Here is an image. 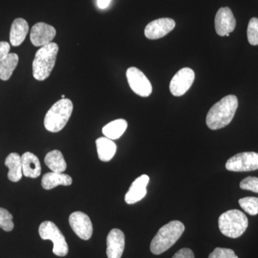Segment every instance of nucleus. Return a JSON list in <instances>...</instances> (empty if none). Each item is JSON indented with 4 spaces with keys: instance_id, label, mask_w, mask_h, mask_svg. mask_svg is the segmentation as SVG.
<instances>
[{
    "instance_id": "obj_1",
    "label": "nucleus",
    "mask_w": 258,
    "mask_h": 258,
    "mask_svg": "<svg viewBox=\"0 0 258 258\" xmlns=\"http://www.w3.org/2000/svg\"><path fill=\"white\" fill-rule=\"evenodd\" d=\"M238 107V100L234 95L222 98L210 108L207 115V125L212 130L225 128L230 124Z\"/></svg>"
},
{
    "instance_id": "obj_2",
    "label": "nucleus",
    "mask_w": 258,
    "mask_h": 258,
    "mask_svg": "<svg viewBox=\"0 0 258 258\" xmlns=\"http://www.w3.org/2000/svg\"><path fill=\"white\" fill-rule=\"evenodd\" d=\"M185 227L182 222L174 220L159 229L151 242V252L161 254L172 247L184 233Z\"/></svg>"
},
{
    "instance_id": "obj_3",
    "label": "nucleus",
    "mask_w": 258,
    "mask_h": 258,
    "mask_svg": "<svg viewBox=\"0 0 258 258\" xmlns=\"http://www.w3.org/2000/svg\"><path fill=\"white\" fill-rule=\"evenodd\" d=\"M58 50V45L52 42L37 51L32 62V75L35 80L45 81L50 76L55 67Z\"/></svg>"
},
{
    "instance_id": "obj_4",
    "label": "nucleus",
    "mask_w": 258,
    "mask_h": 258,
    "mask_svg": "<svg viewBox=\"0 0 258 258\" xmlns=\"http://www.w3.org/2000/svg\"><path fill=\"white\" fill-rule=\"evenodd\" d=\"M74 105L69 98H62L54 103L45 115L44 125L48 132L57 133L67 124L72 115Z\"/></svg>"
},
{
    "instance_id": "obj_5",
    "label": "nucleus",
    "mask_w": 258,
    "mask_h": 258,
    "mask_svg": "<svg viewBox=\"0 0 258 258\" xmlns=\"http://www.w3.org/2000/svg\"><path fill=\"white\" fill-rule=\"evenodd\" d=\"M218 224L220 232L224 235L230 238H237L247 230L248 220L243 212L232 210L220 215Z\"/></svg>"
},
{
    "instance_id": "obj_6",
    "label": "nucleus",
    "mask_w": 258,
    "mask_h": 258,
    "mask_svg": "<svg viewBox=\"0 0 258 258\" xmlns=\"http://www.w3.org/2000/svg\"><path fill=\"white\" fill-rule=\"evenodd\" d=\"M39 234L44 240H50L53 242L52 252L59 257H64L69 253V245L58 227L50 221L42 222L39 227Z\"/></svg>"
},
{
    "instance_id": "obj_7",
    "label": "nucleus",
    "mask_w": 258,
    "mask_h": 258,
    "mask_svg": "<svg viewBox=\"0 0 258 258\" xmlns=\"http://www.w3.org/2000/svg\"><path fill=\"white\" fill-rule=\"evenodd\" d=\"M226 169L235 172L255 171L258 169V154L242 152L235 154L226 163Z\"/></svg>"
},
{
    "instance_id": "obj_8",
    "label": "nucleus",
    "mask_w": 258,
    "mask_h": 258,
    "mask_svg": "<svg viewBox=\"0 0 258 258\" xmlns=\"http://www.w3.org/2000/svg\"><path fill=\"white\" fill-rule=\"evenodd\" d=\"M126 78L131 89L136 94L142 97H148L152 94V84L140 70L135 67L129 68L126 71Z\"/></svg>"
},
{
    "instance_id": "obj_9",
    "label": "nucleus",
    "mask_w": 258,
    "mask_h": 258,
    "mask_svg": "<svg viewBox=\"0 0 258 258\" xmlns=\"http://www.w3.org/2000/svg\"><path fill=\"white\" fill-rule=\"evenodd\" d=\"M195 79L193 70L189 68H184L178 71L172 78L169 86V89L173 96H183L192 86Z\"/></svg>"
},
{
    "instance_id": "obj_10",
    "label": "nucleus",
    "mask_w": 258,
    "mask_h": 258,
    "mask_svg": "<svg viewBox=\"0 0 258 258\" xmlns=\"http://www.w3.org/2000/svg\"><path fill=\"white\" fill-rule=\"evenodd\" d=\"M69 223L76 235L83 240H88L93 235V225L89 217L82 212H73Z\"/></svg>"
},
{
    "instance_id": "obj_11",
    "label": "nucleus",
    "mask_w": 258,
    "mask_h": 258,
    "mask_svg": "<svg viewBox=\"0 0 258 258\" xmlns=\"http://www.w3.org/2000/svg\"><path fill=\"white\" fill-rule=\"evenodd\" d=\"M175 25V21L172 19H158L148 24L144 30V34L149 40H157L172 31Z\"/></svg>"
},
{
    "instance_id": "obj_12",
    "label": "nucleus",
    "mask_w": 258,
    "mask_h": 258,
    "mask_svg": "<svg viewBox=\"0 0 258 258\" xmlns=\"http://www.w3.org/2000/svg\"><path fill=\"white\" fill-rule=\"evenodd\" d=\"M55 35L54 27L45 23H38L32 28L30 40L35 47H43L51 43Z\"/></svg>"
},
{
    "instance_id": "obj_13",
    "label": "nucleus",
    "mask_w": 258,
    "mask_h": 258,
    "mask_svg": "<svg viewBox=\"0 0 258 258\" xmlns=\"http://www.w3.org/2000/svg\"><path fill=\"white\" fill-rule=\"evenodd\" d=\"M215 30L217 35L225 36L233 32L236 27V20L232 10L229 8H221L215 16Z\"/></svg>"
},
{
    "instance_id": "obj_14",
    "label": "nucleus",
    "mask_w": 258,
    "mask_h": 258,
    "mask_svg": "<svg viewBox=\"0 0 258 258\" xmlns=\"http://www.w3.org/2000/svg\"><path fill=\"white\" fill-rule=\"evenodd\" d=\"M125 248V235L121 230L113 229L107 236L106 254L108 258H120Z\"/></svg>"
},
{
    "instance_id": "obj_15",
    "label": "nucleus",
    "mask_w": 258,
    "mask_h": 258,
    "mask_svg": "<svg viewBox=\"0 0 258 258\" xmlns=\"http://www.w3.org/2000/svg\"><path fill=\"white\" fill-rule=\"evenodd\" d=\"M149 182V176L147 174L139 176L131 185L128 192L125 194V201L128 205L138 203L147 195V186Z\"/></svg>"
},
{
    "instance_id": "obj_16",
    "label": "nucleus",
    "mask_w": 258,
    "mask_h": 258,
    "mask_svg": "<svg viewBox=\"0 0 258 258\" xmlns=\"http://www.w3.org/2000/svg\"><path fill=\"white\" fill-rule=\"evenodd\" d=\"M23 174L26 177L36 179L41 174V164L38 157L31 152H25L21 157Z\"/></svg>"
},
{
    "instance_id": "obj_17",
    "label": "nucleus",
    "mask_w": 258,
    "mask_h": 258,
    "mask_svg": "<svg viewBox=\"0 0 258 258\" xmlns=\"http://www.w3.org/2000/svg\"><path fill=\"white\" fill-rule=\"evenodd\" d=\"M29 31L28 22L23 18H18L13 21L10 30V40L13 46L21 45L26 38Z\"/></svg>"
},
{
    "instance_id": "obj_18",
    "label": "nucleus",
    "mask_w": 258,
    "mask_h": 258,
    "mask_svg": "<svg viewBox=\"0 0 258 258\" xmlns=\"http://www.w3.org/2000/svg\"><path fill=\"white\" fill-rule=\"evenodd\" d=\"M71 176L63 173L48 172L42 178V186L43 189L50 190L57 186H70L72 184Z\"/></svg>"
},
{
    "instance_id": "obj_19",
    "label": "nucleus",
    "mask_w": 258,
    "mask_h": 258,
    "mask_svg": "<svg viewBox=\"0 0 258 258\" xmlns=\"http://www.w3.org/2000/svg\"><path fill=\"white\" fill-rule=\"evenodd\" d=\"M5 166L9 169L8 179L13 182H18L23 176V166H22L21 157L18 153H11L6 158Z\"/></svg>"
},
{
    "instance_id": "obj_20",
    "label": "nucleus",
    "mask_w": 258,
    "mask_h": 258,
    "mask_svg": "<svg viewBox=\"0 0 258 258\" xmlns=\"http://www.w3.org/2000/svg\"><path fill=\"white\" fill-rule=\"evenodd\" d=\"M98 158L102 161H111L116 152L117 147L111 139L100 137L96 141Z\"/></svg>"
},
{
    "instance_id": "obj_21",
    "label": "nucleus",
    "mask_w": 258,
    "mask_h": 258,
    "mask_svg": "<svg viewBox=\"0 0 258 258\" xmlns=\"http://www.w3.org/2000/svg\"><path fill=\"white\" fill-rule=\"evenodd\" d=\"M128 123L124 119H116L110 122L102 129L103 135L107 138L115 140L119 139L127 129Z\"/></svg>"
},
{
    "instance_id": "obj_22",
    "label": "nucleus",
    "mask_w": 258,
    "mask_h": 258,
    "mask_svg": "<svg viewBox=\"0 0 258 258\" xmlns=\"http://www.w3.org/2000/svg\"><path fill=\"white\" fill-rule=\"evenodd\" d=\"M45 163L53 172L62 173L67 168L62 153L59 150H53L47 153L45 157Z\"/></svg>"
},
{
    "instance_id": "obj_23",
    "label": "nucleus",
    "mask_w": 258,
    "mask_h": 258,
    "mask_svg": "<svg viewBox=\"0 0 258 258\" xmlns=\"http://www.w3.org/2000/svg\"><path fill=\"white\" fill-rule=\"evenodd\" d=\"M18 62L19 57L16 53H9L0 61V79L8 81L18 66Z\"/></svg>"
},
{
    "instance_id": "obj_24",
    "label": "nucleus",
    "mask_w": 258,
    "mask_h": 258,
    "mask_svg": "<svg viewBox=\"0 0 258 258\" xmlns=\"http://www.w3.org/2000/svg\"><path fill=\"white\" fill-rule=\"evenodd\" d=\"M241 208L249 215H257L258 214V198L254 197H247L239 200Z\"/></svg>"
},
{
    "instance_id": "obj_25",
    "label": "nucleus",
    "mask_w": 258,
    "mask_h": 258,
    "mask_svg": "<svg viewBox=\"0 0 258 258\" xmlns=\"http://www.w3.org/2000/svg\"><path fill=\"white\" fill-rule=\"evenodd\" d=\"M13 217L6 209L0 208V228L6 232H10L14 229Z\"/></svg>"
},
{
    "instance_id": "obj_26",
    "label": "nucleus",
    "mask_w": 258,
    "mask_h": 258,
    "mask_svg": "<svg viewBox=\"0 0 258 258\" xmlns=\"http://www.w3.org/2000/svg\"><path fill=\"white\" fill-rule=\"evenodd\" d=\"M247 33L249 44L258 45V18H253L249 20Z\"/></svg>"
},
{
    "instance_id": "obj_27",
    "label": "nucleus",
    "mask_w": 258,
    "mask_h": 258,
    "mask_svg": "<svg viewBox=\"0 0 258 258\" xmlns=\"http://www.w3.org/2000/svg\"><path fill=\"white\" fill-rule=\"evenodd\" d=\"M240 186L242 189L248 190L258 194V178L248 176L241 181Z\"/></svg>"
},
{
    "instance_id": "obj_28",
    "label": "nucleus",
    "mask_w": 258,
    "mask_h": 258,
    "mask_svg": "<svg viewBox=\"0 0 258 258\" xmlns=\"http://www.w3.org/2000/svg\"><path fill=\"white\" fill-rule=\"evenodd\" d=\"M209 258H238L232 249L217 247L209 255Z\"/></svg>"
},
{
    "instance_id": "obj_29",
    "label": "nucleus",
    "mask_w": 258,
    "mask_h": 258,
    "mask_svg": "<svg viewBox=\"0 0 258 258\" xmlns=\"http://www.w3.org/2000/svg\"><path fill=\"white\" fill-rule=\"evenodd\" d=\"M172 258H195V254L191 249L182 248L176 252Z\"/></svg>"
},
{
    "instance_id": "obj_30",
    "label": "nucleus",
    "mask_w": 258,
    "mask_h": 258,
    "mask_svg": "<svg viewBox=\"0 0 258 258\" xmlns=\"http://www.w3.org/2000/svg\"><path fill=\"white\" fill-rule=\"evenodd\" d=\"M10 45L8 42H0V61L10 53Z\"/></svg>"
},
{
    "instance_id": "obj_31",
    "label": "nucleus",
    "mask_w": 258,
    "mask_h": 258,
    "mask_svg": "<svg viewBox=\"0 0 258 258\" xmlns=\"http://www.w3.org/2000/svg\"><path fill=\"white\" fill-rule=\"evenodd\" d=\"M111 0H98L97 1V4H98V8L100 9H106L108 8V5L110 4Z\"/></svg>"
},
{
    "instance_id": "obj_32",
    "label": "nucleus",
    "mask_w": 258,
    "mask_h": 258,
    "mask_svg": "<svg viewBox=\"0 0 258 258\" xmlns=\"http://www.w3.org/2000/svg\"><path fill=\"white\" fill-rule=\"evenodd\" d=\"M62 98H66V96H64V95H62Z\"/></svg>"
},
{
    "instance_id": "obj_33",
    "label": "nucleus",
    "mask_w": 258,
    "mask_h": 258,
    "mask_svg": "<svg viewBox=\"0 0 258 258\" xmlns=\"http://www.w3.org/2000/svg\"><path fill=\"white\" fill-rule=\"evenodd\" d=\"M225 36H227V37L230 36V34H227V35H226Z\"/></svg>"
}]
</instances>
